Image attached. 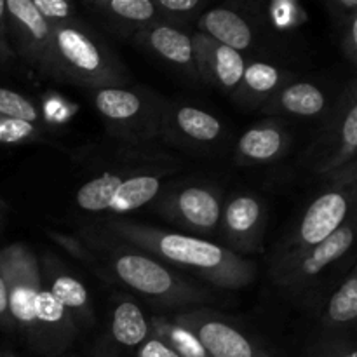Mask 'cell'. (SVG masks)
Masks as SVG:
<instances>
[{"instance_id":"cell-1","label":"cell","mask_w":357,"mask_h":357,"mask_svg":"<svg viewBox=\"0 0 357 357\" xmlns=\"http://www.w3.org/2000/svg\"><path fill=\"white\" fill-rule=\"evenodd\" d=\"M91 162L93 174L75 192V206L93 215L121 216L150 206L183 162L157 143H119Z\"/></svg>"},{"instance_id":"cell-2","label":"cell","mask_w":357,"mask_h":357,"mask_svg":"<svg viewBox=\"0 0 357 357\" xmlns=\"http://www.w3.org/2000/svg\"><path fill=\"white\" fill-rule=\"evenodd\" d=\"M80 239L93 255L91 268L98 275L142 296L157 309L180 312L215 307L222 302L215 288L160 264L145 251L108 236L96 227L80 234Z\"/></svg>"},{"instance_id":"cell-3","label":"cell","mask_w":357,"mask_h":357,"mask_svg":"<svg viewBox=\"0 0 357 357\" xmlns=\"http://www.w3.org/2000/svg\"><path fill=\"white\" fill-rule=\"evenodd\" d=\"M96 229L145 251L160 264L209 288L234 291L250 286L258 275L255 261L237 257L218 243L202 237L159 229L119 216L98 223Z\"/></svg>"},{"instance_id":"cell-4","label":"cell","mask_w":357,"mask_h":357,"mask_svg":"<svg viewBox=\"0 0 357 357\" xmlns=\"http://www.w3.org/2000/svg\"><path fill=\"white\" fill-rule=\"evenodd\" d=\"M356 239V213L324 243L302 251L272 255L268 282L296 309L310 314L337 286V272L352 257Z\"/></svg>"},{"instance_id":"cell-5","label":"cell","mask_w":357,"mask_h":357,"mask_svg":"<svg viewBox=\"0 0 357 357\" xmlns=\"http://www.w3.org/2000/svg\"><path fill=\"white\" fill-rule=\"evenodd\" d=\"M51 28L58 82L86 91L128 84L129 73L122 59L82 16Z\"/></svg>"},{"instance_id":"cell-6","label":"cell","mask_w":357,"mask_h":357,"mask_svg":"<svg viewBox=\"0 0 357 357\" xmlns=\"http://www.w3.org/2000/svg\"><path fill=\"white\" fill-rule=\"evenodd\" d=\"M319 194L309 202L305 211L279 241L274 255L302 251L330 239L356 213L357 162L335 171L323 178Z\"/></svg>"},{"instance_id":"cell-7","label":"cell","mask_w":357,"mask_h":357,"mask_svg":"<svg viewBox=\"0 0 357 357\" xmlns=\"http://www.w3.org/2000/svg\"><path fill=\"white\" fill-rule=\"evenodd\" d=\"M105 129L119 143H157L166 98L139 84L87 91Z\"/></svg>"},{"instance_id":"cell-8","label":"cell","mask_w":357,"mask_h":357,"mask_svg":"<svg viewBox=\"0 0 357 357\" xmlns=\"http://www.w3.org/2000/svg\"><path fill=\"white\" fill-rule=\"evenodd\" d=\"M225 195L215 181L183 178L167 181L150 206L169 225L209 241V237L218 236Z\"/></svg>"},{"instance_id":"cell-9","label":"cell","mask_w":357,"mask_h":357,"mask_svg":"<svg viewBox=\"0 0 357 357\" xmlns=\"http://www.w3.org/2000/svg\"><path fill=\"white\" fill-rule=\"evenodd\" d=\"M357 153V86L349 80L323 126L300 155V169L319 180L349 166Z\"/></svg>"},{"instance_id":"cell-10","label":"cell","mask_w":357,"mask_h":357,"mask_svg":"<svg viewBox=\"0 0 357 357\" xmlns=\"http://www.w3.org/2000/svg\"><path fill=\"white\" fill-rule=\"evenodd\" d=\"M171 316L197 337L209 357H282L246 323L215 307L180 310Z\"/></svg>"},{"instance_id":"cell-11","label":"cell","mask_w":357,"mask_h":357,"mask_svg":"<svg viewBox=\"0 0 357 357\" xmlns=\"http://www.w3.org/2000/svg\"><path fill=\"white\" fill-rule=\"evenodd\" d=\"M9 284V312L17 335L30 352L37 351L42 278L38 257L28 244L14 243L0 250Z\"/></svg>"},{"instance_id":"cell-12","label":"cell","mask_w":357,"mask_h":357,"mask_svg":"<svg viewBox=\"0 0 357 357\" xmlns=\"http://www.w3.org/2000/svg\"><path fill=\"white\" fill-rule=\"evenodd\" d=\"M157 142L194 155L215 157L229 145V129L218 115L206 108L187 101L166 100Z\"/></svg>"},{"instance_id":"cell-13","label":"cell","mask_w":357,"mask_h":357,"mask_svg":"<svg viewBox=\"0 0 357 357\" xmlns=\"http://www.w3.org/2000/svg\"><path fill=\"white\" fill-rule=\"evenodd\" d=\"M9 42L16 59H21L44 79L56 80L52 28L31 0H6Z\"/></svg>"},{"instance_id":"cell-14","label":"cell","mask_w":357,"mask_h":357,"mask_svg":"<svg viewBox=\"0 0 357 357\" xmlns=\"http://www.w3.org/2000/svg\"><path fill=\"white\" fill-rule=\"evenodd\" d=\"M268 209L265 199L251 190L225 195L218 236L225 250L237 257L261 253L267 234Z\"/></svg>"},{"instance_id":"cell-15","label":"cell","mask_w":357,"mask_h":357,"mask_svg":"<svg viewBox=\"0 0 357 357\" xmlns=\"http://www.w3.org/2000/svg\"><path fill=\"white\" fill-rule=\"evenodd\" d=\"M131 44L146 56L155 58L157 61L176 72L190 84L202 86L201 56L195 45L194 31L188 28L157 21L136 33Z\"/></svg>"},{"instance_id":"cell-16","label":"cell","mask_w":357,"mask_h":357,"mask_svg":"<svg viewBox=\"0 0 357 357\" xmlns=\"http://www.w3.org/2000/svg\"><path fill=\"white\" fill-rule=\"evenodd\" d=\"M197 31L213 40L239 51L241 54L260 47L264 40V21L253 10V3H223L206 9L195 23Z\"/></svg>"},{"instance_id":"cell-17","label":"cell","mask_w":357,"mask_h":357,"mask_svg":"<svg viewBox=\"0 0 357 357\" xmlns=\"http://www.w3.org/2000/svg\"><path fill=\"white\" fill-rule=\"evenodd\" d=\"M149 337V317L138 302L115 296L107 324L93 347V357H132Z\"/></svg>"},{"instance_id":"cell-18","label":"cell","mask_w":357,"mask_h":357,"mask_svg":"<svg viewBox=\"0 0 357 357\" xmlns=\"http://www.w3.org/2000/svg\"><path fill=\"white\" fill-rule=\"evenodd\" d=\"M80 7L93 26L119 40L131 42L143 28L159 21L153 0H82Z\"/></svg>"},{"instance_id":"cell-19","label":"cell","mask_w":357,"mask_h":357,"mask_svg":"<svg viewBox=\"0 0 357 357\" xmlns=\"http://www.w3.org/2000/svg\"><path fill=\"white\" fill-rule=\"evenodd\" d=\"M291 129L284 119L265 117L241 135L234 149V162L239 167H264L279 162L289 153Z\"/></svg>"},{"instance_id":"cell-20","label":"cell","mask_w":357,"mask_h":357,"mask_svg":"<svg viewBox=\"0 0 357 357\" xmlns=\"http://www.w3.org/2000/svg\"><path fill=\"white\" fill-rule=\"evenodd\" d=\"M340 91H331L330 87L316 82V80H298L286 84L279 89L264 107L260 114L265 117L279 119H319L323 121L331 108L335 107Z\"/></svg>"},{"instance_id":"cell-21","label":"cell","mask_w":357,"mask_h":357,"mask_svg":"<svg viewBox=\"0 0 357 357\" xmlns=\"http://www.w3.org/2000/svg\"><path fill=\"white\" fill-rule=\"evenodd\" d=\"M38 267L45 288L65 307L79 331L91 330L96 323V314L86 284L49 251L38 258Z\"/></svg>"},{"instance_id":"cell-22","label":"cell","mask_w":357,"mask_h":357,"mask_svg":"<svg viewBox=\"0 0 357 357\" xmlns=\"http://www.w3.org/2000/svg\"><path fill=\"white\" fill-rule=\"evenodd\" d=\"M309 316L316 324V333L356 335L357 268L354 265Z\"/></svg>"},{"instance_id":"cell-23","label":"cell","mask_w":357,"mask_h":357,"mask_svg":"<svg viewBox=\"0 0 357 357\" xmlns=\"http://www.w3.org/2000/svg\"><path fill=\"white\" fill-rule=\"evenodd\" d=\"M296 73L274 61L265 59H250L246 63L239 84L230 94L234 103L243 110H260L279 89L293 82Z\"/></svg>"},{"instance_id":"cell-24","label":"cell","mask_w":357,"mask_h":357,"mask_svg":"<svg viewBox=\"0 0 357 357\" xmlns=\"http://www.w3.org/2000/svg\"><path fill=\"white\" fill-rule=\"evenodd\" d=\"M194 40L201 56L202 84L216 87L230 96L246 68V56L197 30L194 31Z\"/></svg>"},{"instance_id":"cell-25","label":"cell","mask_w":357,"mask_h":357,"mask_svg":"<svg viewBox=\"0 0 357 357\" xmlns=\"http://www.w3.org/2000/svg\"><path fill=\"white\" fill-rule=\"evenodd\" d=\"M150 335L173 349L180 357H209L204 347L188 328L181 326L173 319V316H152L149 317Z\"/></svg>"},{"instance_id":"cell-26","label":"cell","mask_w":357,"mask_h":357,"mask_svg":"<svg viewBox=\"0 0 357 357\" xmlns=\"http://www.w3.org/2000/svg\"><path fill=\"white\" fill-rule=\"evenodd\" d=\"M298 357H357L356 335H326L314 331L300 347Z\"/></svg>"},{"instance_id":"cell-27","label":"cell","mask_w":357,"mask_h":357,"mask_svg":"<svg viewBox=\"0 0 357 357\" xmlns=\"http://www.w3.org/2000/svg\"><path fill=\"white\" fill-rule=\"evenodd\" d=\"M153 3L159 13V21L180 28L197 23L208 9V0H153Z\"/></svg>"},{"instance_id":"cell-28","label":"cell","mask_w":357,"mask_h":357,"mask_svg":"<svg viewBox=\"0 0 357 357\" xmlns=\"http://www.w3.org/2000/svg\"><path fill=\"white\" fill-rule=\"evenodd\" d=\"M0 117L17 119V121L42 124V112L38 105L26 94L16 93L13 89L0 87Z\"/></svg>"},{"instance_id":"cell-29","label":"cell","mask_w":357,"mask_h":357,"mask_svg":"<svg viewBox=\"0 0 357 357\" xmlns=\"http://www.w3.org/2000/svg\"><path fill=\"white\" fill-rule=\"evenodd\" d=\"M42 142H45L44 126L0 117V143L2 145H30V143Z\"/></svg>"},{"instance_id":"cell-30","label":"cell","mask_w":357,"mask_h":357,"mask_svg":"<svg viewBox=\"0 0 357 357\" xmlns=\"http://www.w3.org/2000/svg\"><path fill=\"white\" fill-rule=\"evenodd\" d=\"M37 13L47 21L49 24H59L66 23V21H73L80 17L75 3L66 2V0H31Z\"/></svg>"},{"instance_id":"cell-31","label":"cell","mask_w":357,"mask_h":357,"mask_svg":"<svg viewBox=\"0 0 357 357\" xmlns=\"http://www.w3.org/2000/svg\"><path fill=\"white\" fill-rule=\"evenodd\" d=\"M337 44L340 47L342 56L351 63L352 66H357V16L351 17L345 23L333 26Z\"/></svg>"},{"instance_id":"cell-32","label":"cell","mask_w":357,"mask_h":357,"mask_svg":"<svg viewBox=\"0 0 357 357\" xmlns=\"http://www.w3.org/2000/svg\"><path fill=\"white\" fill-rule=\"evenodd\" d=\"M324 9L331 21V26L345 23L351 17L357 16V2L356 0H324Z\"/></svg>"},{"instance_id":"cell-33","label":"cell","mask_w":357,"mask_h":357,"mask_svg":"<svg viewBox=\"0 0 357 357\" xmlns=\"http://www.w3.org/2000/svg\"><path fill=\"white\" fill-rule=\"evenodd\" d=\"M13 47L9 42V30H7V10L6 0H0V70L9 68L14 63Z\"/></svg>"},{"instance_id":"cell-34","label":"cell","mask_w":357,"mask_h":357,"mask_svg":"<svg viewBox=\"0 0 357 357\" xmlns=\"http://www.w3.org/2000/svg\"><path fill=\"white\" fill-rule=\"evenodd\" d=\"M0 331L14 335V326L9 312V284H7V275L6 271H3L2 257H0Z\"/></svg>"},{"instance_id":"cell-35","label":"cell","mask_w":357,"mask_h":357,"mask_svg":"<svg viewBox=\"0 0 357 357\" xmlns=\"http://www.w3.org/2000/svg\"><path fill=\"white\" fill-rule=\"evenodd\" d=\"M132 357H180V356H178L173 349L167 347L162 340H159V338L150 335Z\"/></svg>"},{"instance_id":"cell-36","label":"cell","mask_w":357,"mask_h":357,"mask_svg":"<svg viewBox=\"0 0 357 357\" xmlns=\"http://www.w3.org/2000/svg\"><path fill=\"white\" fill-rule=\"evenodd\" d=\"M0 357H17V354L16 352L9 351V349H2V351H0Z\"/></svg>"},{"instance_id":"cell-37","label":"cell","mask_w":357,"mask_h":357,"mask_svg":"<svg viewBox=\"0 0 357 357\" xmlns=\"http://www.w3.org/2000/svg\"><path fill=\"white\" fill-rule=\"evenodd\" d=\"M7 208H9V204H7V202L0 197V211H6Z\"/></svg>"},{"instance_id":"cell-38","label":"cell","mask_w":357,"mask_h":357,"mask_svg":"<svg viewBox=\"0 0 357 357\" xmlns=\"http://www.w3.org/2000/svg\"><path fill=\"white\" fill-rule=\"evenodd\" d=\"M2 225H3V216H2V211H0V230H2Z\"/></svg>"},{"instance_id":"cell-39","label":"cell","mask_w":357,"mask_h":357,"mask_svg":"<svg viewBox=\"0 0 357 357\" xmlns=\"http://www.w3.org/2000/svg\"><path fill=\"white\" fill-rule=\"evenodd\" d=\"M59 357H65V356H59Z\"/></svg>"}]
</instances>
